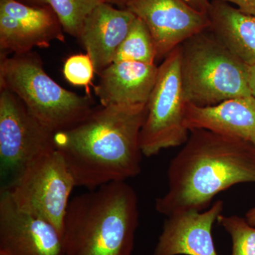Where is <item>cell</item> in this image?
Segmentation results:
<instances>
[{
	"label": "cell",
	"mask_w": 255,
	"mask_h": 255,
	"mask_svg": "<svg viewBox=\"0 0 255 255\" xmlns=\"http://www.w3.org/2000/svg\"><path fill=\"white\" fill-rule=\"evenodd\" d=\"M146 114L147 105L102 106L75 127L55 133V149L76 187L90 190L140 173Z\"/></svg>",
	"instance_id": "obj_1"
},
{
	"label": "cell",
	"mask_w": 255,
	"mask_h": 255,
	"mask_svg": "<svg viewBox=\"0 0 255 255\" xmlns=\"http://www.w3.org/2000/svg\"><path fill=\"white\" fill-rule=\"evenodd\" d=\"M169 164L168 190L155 209L169 217L183 211H204L222 191L255 183V146L221 134L195 129Z\"/></svg>",
	"instance_id": "obj_2"
},
{
	"label": "cell",
	"mask_w": 255,
	"mask_h": 255,
	"mask_svg": "<svg viewBox=\"0 0 255 255\" xmlns=\"http://www.w3.org/2000/svg\"><path fill=\"white\" fill-rule=\"evenodd\" d=\"M139 221L136 192L126 182L75 196L64 219L65 255H131Z\"/></svg>",
	"instance_id": "obj_3"
},
{
	"label": "cell",
	"mask_w": 255,
	"mask_h": 255,
	"mask_svg": "<svg viewBox=\"0 0 255 255\" xmlns=\"http://www.w3.org/2000/svg\"><path fill=\"white\" fill-rule=\"evenodd\" d=\"M0 87L9 90L52 131L75 127L95 110L90 96L68 91L55 82L36 53L1 55Z\"/></svg>",
	"instance_id": "obj_4"
},
{
	"label": "cell",
	"mask_w": 255,
	"mask_h": 255,
	"mask_svg": "<svg viewBox=\"0 0 255 255\" xmlns=\"http://www.w3.org/2000/svg\"><path fill=\"white\" fill-rule=\"evenodd\" d=\"M208 30L181 44V75L186 102L207 107L252 96L248 66Z\"/></svg>",
	"instance_id": "obj_5"
},
{
	"label": "cell",
	"mask_w": 255,
	"mask_h": 255,
	"mask_svg": "<svg viewBox=\"0 0 255 255\" xmlns=\"http://www.w3.org/2000/svg\"><path fill=\"white\" fill-rule=\"evenodd\" d=\"M75 187L71 172L54 148L28 162L6 189L18 209L53 225L62 236Z\"/></svg>",
	"instance_id": "obj_6"
},
{
	"label": "cell",
	"mask_w": 255,
	"mask_h": 255,
	"mask_svg": "<svg viewBox=\"0 0 255 255\" xmlns=\"http://www.w3.org/2000/svg\"><path fill=\"white\" fill-rule=\"evenodd\" d=\"M181 60L180 45L159 66L140 134V148L147 157L183 145L189 138L190 131L184 122L187 102L183 92Z\"/></svg>",
	"instance_id": "obj_7"
},
{
	"label": "cell",
	"mask_w": 255,
	"mask_h": 255,
	"mask_svg": "<svg viewBox=\"0 0 255 255\" xmlns=\"http://www.w3.org/2000/svg\"><path fill=\"white\" fill-rule=\"evenodd\" d=\"M55 132L43 125L9 90L0 91L1 173L14 177L33 159L55 148Z\"/></svg>",
	"instance_id": "obj_8"
},
{
	"label": "cell",
	"mask_w": 255,
	"mask_h": 255,
	"mask_svg": "<svg viewBox=\"0 0 255 255\" xmlns=\"http://www.w3.org/2000/svg\"><path fill=\"white\" fill-rule=\"evenodd\" d=\"M126 9L148 28L157 59L165 58L188 38L211 26L209 15L193 9L183 0H128Z\"/></svg>",
	"instance_id": "obj_9"
},
{
	"label": "cell",
	"mask_w": 255,
	"mask_h": 255,
	"mask_svg": "<svg viewBox=\"0 0 255 255\" xmlns=\"http://www.w3.org/2000/svg\"><path fill=\"white\" fill-rule=\"evenodd\" d=\"M63 28L53 10L17 0H0L1 55L23 54L65 41Z\"/></svg>",
	"instance_id": "obj_10"
},
{
	"label": "cell",
	"mask_w": 255,
	"mask_h": 255,
	"mask_svg": "<svg viewBox=\"0 0 255 255\" xmlns=\"http://www.w3.org/2000/svg\"><path fill=\"white\" fill-rule=\"evenodd\" d=\"M0 254L65 255L59 231L18 209L6 188L0 196Z\"/></svg>",
	"instance_id": "obj_11"
},
{
	"label": "cell",
	"mask_w": 255,
	"mask_h": 255,
	"mask_svg": "<svg viewBox=\"0 0 255 255\" xmlns=\"http://www.w3.org/2000/svg\"><path fill=\"white\" fill-rule=\"evenodd\" d=\"M223 208V201L218 200L208 210H191L167 217L154 255H219L212 229Z\"/></svg>",
	"instance_id": "obj_12"
},
{
	"label": "cell",
	"mask_w": 255,
	"mask_h": 255,
	"mask_svg": "<svg viewBox=\"0 0 255 255\" xmlns=\"http://www.w3.org/2000/svg\"><path fill=\"white\" fill-rule=\"evenodd\" d=\"M136 16L127 9L102 3L85 20L78 39L100 75L114 62L122 42Z\"/></svg>",
	"instance_id": "obj_13"
},
{
	"label": "cell",
	"mask_w": 255,
	"mask_h": 255,
	"mask_svg": "<svg viewBox=\"0 0 255 255\" xmlns=\"http://www.w3.org/2000/svg\"><path fill=\"white\" fill-rule=\"evenodd\" d=\"M158 69L155 63L114 62L99 75L95 95L102 107L147 105Z\"/></svg>",
	"instance_id": "obj_14"
},
{
	"label": "cell",
	"mask_w": 255,
	"mask_h": 255,
	"mask_svg": "<svg viewBox=\"0 0 255 255\" xmlns=\"http://www.w3.org/2000/svg\"><path fill=\"white\" fill-rule=\"evenodd\" d=\"M184 122L189 131L204 129L255 146V99L253 96L207 107L187 104Z\"/></svg>",
	"instance_id": "obj_15"
},
{
	"label": "cell",
	"mask_w": 255,
	"mask_h": 255,
	"mask_svg": "<svg viewBox=\"0 0 255 255\" xmlns=\"http://www.w3.org/2000/svg\"><path fill=\"white\" fill-rule=\"evenodd\" d=\"M209 29L247 66L255 65V16L215 0L208 12Z\"/></svg>",
	"instance_id": "obj_16"
},
{
	"label": "cell",
	"mask_w": 255,
	"mask_h": 255,
	"mask_svg": "<svg viewBox=\"0 0 255 255\" xmlns=\"http://www.w3.org/2000/svg\"><path fill=\"white\" fill-rule=\"evenodd\" d=\"M155 60L157 53L152 35L145 23L136 16L119 48L114 62L155 63Z\"/></svg>",
	"instance_id": "obj_17"
},
{
	"label": "cell",
	"mask_w": 255,
	"mask_h": 255,
	"mask_svg": "<svg viewBox=\"0 0 255 255\" xmlns=\"http://www.w3.org/2000/svg\"><path fill=\"white\" fill-rule=\"evenodd\" d=\"M103 2L102 0H48L63 31L78 38L89 15Z\"/></svg>",
	"instance_id": "obj_18"
},
{
	"label": "cell",
	"mask_w": 255,
	"mask_h": 255,
	"mask_svg": "<svg viewBox=\"0 0 255 255\" xmlns=\"http://www.w3.org/2000/svg\"><path fill=\"white\" fill-rule=\"evenodd\" d=\"M218 221L232 240L231 255H255V226L238 216L221 215Z\"/></svg>",
	"instance_id": "obj_19"
},
{
	"label": "cell",
	"mask_w": 255,
	"mask_h": 255,
	"mask_svg": "<svg viewBox=\"0 0 255 255\" xmlns=\"http://www.w3.org/2000/svg\"><path fill=\"white\" fill-rule=\"evenodd\" d=\"M95 73L93 63L87 54L72 55L64 65V76L76 86L88 87Z\"/></svg>",
	"instance_id": "obj_20"
},
{
	"label": "cell",
	"mask_w": 255,
	"mask_h": 255,
	"mask_svg": "<svg viewBox=\"0 0 255 255\" xmlns=\"http://www.w3.org/2000/svg\"><path fill=\"white\" fill-rule=\"evenodd\" d=\"M224 2L233 3L238 6V9L255 16V0H220Z\"/></svg>",
	"instance_id": "obj_21"
},
{
	"label": "cell",
	"mask_w": 255,
	"mask_h": 255,
	"mask_svg": "<svg viewBox=\"0 0 255 255\" xmlns=\"http://www.w3.org/2000/svg\"><path fill=\"white\" fill-rule=\"evenodd\" d=\"M193 9L199 12L207 14L209 12L211 3L209 0H183Z\"/></svg>",
	"instance_id": "obj_22"
},
{
	"label": "cell",
	"mask_w": 255,
	"mask_h": 255,
	"mask_svg": "<svg viewBox=\"0 0 255 255\" xmlns=\"http://www.w3.org/2000/svg\"><path fill=\"white\" fill-rule=\"evenodd\" d=\"M248 72L251 95L255 99V65L248 66Z\"/></svg>",
	"instance_id": "obj_23"
},
{
	"label": "cell",
	"mask_w": 255,
	"mask_h": 255,
	"mask_svg": "<svg viewBox=\"0 0 255 255\" xmlns=\"http://www.w3.org/2000/svg\"><path fill=\"white\" fill-rule=\"evenodd\" d=\"M246 219L251 226H255V206L247 212Z\"/></svg>",
	"instance_id": "obj_24"
},
{
	"label": "cell",
	"mask_w": 255,
	"mask_h": 255,
	"mask_svg": "<svg viewBox=\"0 0 255 255\" xmlns=\"http://www.w3.org/2000/svg\"><path fill=\"white\" fill-rule=\"evenodd\" d=\"M105 3L112 5H118L126 9V6L128 0H102Z\"/></svg>",
	"instance_id": "obj_25"
},
{
	"label": "cell",
	"mask_w": 255,
	"mask_h": 255,
	"mask_svg": "<svg viewBox=\"0 0 255 255\" xmlns=\"http://www.w3.org/2000/svg\"><path fill=\"white\" fill-rule=\"evenodd\" d=\"M38 6H45L48 5V0H26Z\"/></svg>",
	"instance_id": "obj_26"
},
{
	"label": "cell",
	"mask_w": 255,
	"mask_h": 255,
	"mask_svg": "<svg viewBox=\"0 0 255 255\" xmlns=\"http://www.w3.org/2000/svg\"><path fill=\"white\" fill-rule=\"evenodd\" d=\"M0 255H1V254H0Z\"/></svg>",
	"instance_id": "obj_27"
}]
</instances>
